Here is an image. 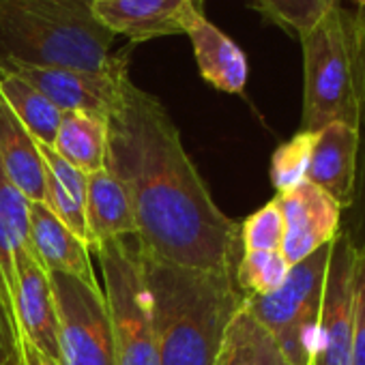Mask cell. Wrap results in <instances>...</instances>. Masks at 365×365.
I'll return each mask as SVG.
<instances>
[{"label": "cell", "instance_id": "6da1fadb", "mask_svg": "<svg viewBox=\"0 0 365 365\" xmlns=\"http://www.w3.org/2000/svg\"><path fill=\"white\" fill-rule=\"evenodd\" d=\"M108 170L129 192L135 245L159 262L235 271L241 224L213 200L163 103L129 78L108 114Z\"/></svg>", "mask_w": 365, "mask_h": 365}, {"label": "cell", "instance_id": "7a4b0ae2", "mask_svg": "<svg viewBox=\"0 0 365 365\" xmlns=\"http://www.w3.org/2000/svg\"><path fill=\"white\" fill-rule=\"evenodd\" d=\"M140 254V250H138ZM159 365H215L245 294L235 271H200L140 254Z\"/></svg>", "mask_w": 365, "mask_h": 365}, {"label": "cell", "instance_id": "3957f363", "mask_svg": "<svg viewBox=\"0 0 365 365\" xmlns=\"http://www.w3.org/2000/svg\"><path fill=\"white\" fill-rule=\"evenodd\" d=\"M114 33L93 14V0H0V63L114 71Z\"/></svg>", "mask_w": 365, "mask_h": 365}, {"label": "cell", "instance_id": "277c9868", "mask_svg": "<svg viewBox=\"0 0 365 365\" xmlns=\"http://www.w3.org/2000/svg\"><path fill=\"white\" fill-rule=\"evenodd\" d=\"M365 14L341 5L301 37L303 46V127L318 131L331 123L361 127L365 103Z\"/></svg>", "mask_w": 365, "mask_h": 365}, {"label": "cell", "instance_id": "5b68a950", "mask_svg": "<svg viewBox=\"0 0 365 365\" xmlns=\"http://www.w3.org/2000/svg\"><path fill=\"white\" fill-rule=\"evenodd\" d=\"M331 245L333 241L292 264L286 282L273 294L245 297V307L273 333L290 365L312 363Z\"/></svg>", "mask_w": 365, "mask_h": 365}, {"label": "cell", "instance_id": "8992f818", "mask_svg": "<svg viewBox=\"0 0 365 365\" xmlns=\"http://www.w3.org/2000/svg\"><path fill=\"white\" fill-rule=\"evenodd\" d=\"M95 254L112 318L114 365H159L138 245L114 239L101 243Z\"/></svg>", "mask_w": 365, "mask_h": 365}, {"label": "cell", "instance_id": "52a82bcc", "mask_svg": "<svg viewBox=\"0 0 365 365\" xmlns=\"http://www.w3.org/2000/svg\"><path fill=\"white\" fill-rule=\"evenodd\" d=\"M58 316L61 365H114V331L103 288L48 273Z\"/></svg>", "mask_w": 365, "mask_h": 365}, {"label": "cell", "instance_id": "ba28073f", "mask_svg": "<svg viewBox=\"0 0 365 365\" xmlns=\"http://www.w3.org/2000/svg\"><path fill=\"white\" fill-rule=\"evenodd\" d=\"M354 258V243L337 232L329 254L320 322L309 365H352Z\"/></svg>", "mask_w": 365, "mask_h": 365}, {"label": "cell", "instance_id": "9c48e42d", "mask_svg": "<svg viewBox=\"0 0 365 365\" xmlns=\"http://www.w3.org/2000/svg\"><path fill=\"white\" fill-rule=\"evenodd\" d=\"M3 67L33 84L61 112H91L101 116H108L114 110L120 99L123 84L129 78L127 63L106 73L67 67H33L18 63Z\"/></svg>", "mask_w": 365, "mask_h": 365}, {"label": "cell", "instance_id": "30bf717a", "mask_svg": "<svg viewBox=\"0 0 365 365\" xmlns=\"http://www.w3.org/2000/svg\"><path fill=\"white\" fill-rule=\"evenodd\" d=\"M275 202L284 215L282 256L290 267L299 264L337 237L341 207L314 182H299L297 187L277 194Z\"/></svg>", "mask_w": 365, "mask_h": 365}, {"label": "cell", "instance_id": "8fae6325", "mask_svg": "<svg viewBox=\"0 0 365 365\" xmlns=\"http://www.w3.org/2000/svg\"><path fill=\"white\" fill-rule=\"evenodd\" d=\"M93 14L114 35L144 43L185 35L187 26L205 16V0H93Z\"/></svg>", "mask_w": 365, "mask_h": 365}, {"label": "cell", "instance_id": "7c38bea8", "mask_svg": "<svg viewBox=\"0 0 365 365\" xmlns=\"http://www.w3.org/2000/svg\"><path fill=\"white\" fill-rule=\"evenodd\" d=\"M18 337H24L50 359H61L58 316L50 275L37 260L33 247L22 250L16 258V286L11 294Z\"/></svg>", "mask_w": 365, "mask_h": 365}, {"label": "cell", "instance_id": "4fadbf2b", "mask_svg": "<svg viewBox=\"0 0 365 365\" xmlns=\"http://www.w3.org/2000/svg\"><path fill=\"white\" fill-rule=\"evenodd\" d=\"M359 148V129L331 123L312 131V150L305 180L324 190L339 207H348L354 187V165Z\"/></svg>", "mask_w": 365, "mask_h": 365}, {"label": "cell", "instance_id": "5bb4252c", "mask_svg": "<svg viewBox=\"0 0 365 365\" xmlns=\"http://www.w3.org/2000/svg\"><path fill=\"white\" fill-rule=\"evenodd\" d=\"M29 235L33 252L48 273H67L93 288H101L91 250L43 202H31L29 207Z\"/></svg>", "mask_w": 365, "mask_h": 365}, {"label": "cell", "instance_id": "9a60e30c", "mask_svg": "<svg viewBox=\"0 0 365 365\" xmlns=\"http://www.w3.org/2000/svg\"><path fill=\"white\" fill-rule=\"evenodd\" d=\"M86 226L93 252L106 241L135 237V215L129 192L108 168L86 176Z\"/></svg>", "mask_w": 365, "mask_h": 365}, {"label": "cell", "instance_id": "2e32d148", "mask_svg": "<svg viewBox=\"0 0 365 365\" xmlns=\"http://www.w3.org/2000/svg\"><path fill=\"white\" fill-rule=\"evenodd\" d=\"M194 46L200 76L222 93L239 95L247 84V56L245 52L207 16H198L185 31Z\"/></svg>", "mask_w": 365, "mask_h": 365}, {"label": "cell", "instance_id": "e0dca14e", "mask_svg": "<svg viewBox=\"0 0 365 365\" xmlns=\"http://www.w3.org/2000/svg\"><path fill=\"white\" fill-rule=\"evenodd\" d=\"M0 170L29 202H46V165L37 140L0 97Z\"/></svg>", "mask_w": 365, "mask_h": 365}, {"label": "cell", "instance_id": "ac0fdd59", "mask_svg": "<svg viewBox=\"0 0 365 365\" xmlns=\"http://www.w3.org/2000/svg\"><path fill=\"white\" fill-rule=\"evenodd\" d=\"M46 165V207L93 252L86 226V174L67 163L52 146L37 142Z\"/></svg>", "mask_w": 365, "mask_h": 365}, {"label": "cell", "instance_id": "d6986e66", "mask_svg": "<svg viewBox=\"0 0 365 365\" xmlns=\"http://www.w3.org/2000/svg\"><path fill=\"white\" fill-rule=\"evenodd\" d=\"M52 148L86 176L108 163V116L63 112Z\"/></svg>", "mask_w": 365, "mask_h": 365}, {"label": "cell", "instance_id": "ffe728a7", "mask_svg": "<svg viewBox=\"0 0 365 365\" xmlns=\"http://www.w3.org/2000/svg\"><path fill=\"white\" fill-rule=\"evenodd\" d=\"M215 365H290L273 333L245 307L232 316Z\"/></svg>", "mask_w": 365, "mask_h": 365}, {"label": "cell", "instance_id": "44dd1931", "mask_svg": "<svg viewBox=\"0 0 365 365\" xmlns=\"http://www.w3.org/2000/svg\"><path fill=\"white\" fill-rule=\"evenodd\" d=\"M29 198L14 187V182L0 170V286L9 303L16 286V258L22 250L33 247L29 235Z\"/></svg>", "mask_w": 365, "mask_h": 365}, {"label": "cell", "instance_id": "7402d4cb", "mask_svg": "<svg viewBox=\"0 0 365 365\" xmlns=\"http://www.w3.org/2000/svg\"><path fill=\"white\" fill-rule=\"evenodd\" d=\"M0 97L37 142L46 146L54 144L63 112L33 84L3 65H0Z\"/></svg>", "mask_w": 365, "mask_h": 365}, {"label": "cell", "instance_id": "603a6c76", "mask_svg": "<svg viewBox=\"0 0 365 365\" xmlns=\"http://www.w3.org/2000/svg\"><path fill=\"white\" fill-rule=\"evenodd\" d=\"M290 264L282 252H243L235 267V282L245 297L273 294L286 282Z\"/></svg>", "mask_w": 365, "mask_h": 365}, {"label": "cell", "instance_id": "cb8c5ba5", "mask_svg": "<svg viewBox=\"0 0 365 365\" xmlns=\"http://www.w3.org/2000/svg\"><path fill=\"white\" fill-rule=\"evenodd\" d=\"M247 3L267 22L299 39L320 22L329 9H333L324 0H247Z\"/></svg>", "mask_w": 365, "mask_h": 365}, {"label": "cell", "instance_id": "d4e9b609", "mask_svg": "<svg viewBox=\"0 0 365 365\" xmlns=\"http://www.w3.org/2000/svg\"><path fill=\"white\" fill-rule=\"evenodd\" d=\"M309 150H312V131H299L288 142L277 146L271 159V182L277 194H284L307 176L309 165Z\"/></svg>", "mask_w": 365, "mask_h": 365}, {"label": "cell", "instance_id": "484cf974", "mask_svg": "<svg viewBox=\"0 0 365 365\" xmlns=\"http://www.w3.org/2000/svg\"><path fill=\"white\" fill-rule=\"evenodd\" d=\"M284 215L275 198L241 224L243 252H282Z\"/></svg>", "mask_w": 365, "mask_h": 365}, {"label": "cell", "instance_id": "4316f807", "mask_svg": "<svg viewBox=\"0 0 365 365\" xmlns=\"http://www.w3.org/2000/svg\"><path fill=\"white\" fill-rule=\"evenodd\" d=\"M352 365H365V247H356L352 279Z\"/></svg>", "mask_w": 365, "mask_h": 365}, {"label": "cell", "instance_id": "83f0119b", "mask_svg": "<svg viewBox=\"0 0 365 365\" xmlns=\"http://www.w3.org/2000/svg\"><path fill=\"white\" fill-rule=\"evenodd\" d=\"M0 365H20L18 327L3 286H0Z\"/></svg>", "mask_w": 365, "mask_h": 365}, {"label": "cell", "instance_id": "f1b7e54d", "mask_svg": "<svg viewBox=\"0 0 365 365\" xmlns=\"http://www.w3.org/2000/svg\"><path fill=\"white\" fill-rule=\"evenodd\" d=\"M18 356H20V365H61L58 361L37 350L33 344H29L24 337H18Z\"/></svg>", "mask_w": 365, "mask_h": 365}, {"label": "cell", "instance_id": "f546056e", "mask_svg": "<svg viewBox=\"0 0 365 365\" xmlns=\"http://www.w3.org/2000/svg\"><path fill=\"white\" fill-rule=\"evenodd\" d=\"M350 3H354L356 7H361V9H365V0H350Z\"/></svg>", "mask_w": 365, "mask_h": 365}, {"label": "cell", "instance_id": "4dcf8cb0", "mask_svg": "<svg viewBox=\"0 0 365 365\" xmlns=\"http://www.w3.org/2000/svg\"><path fill=\"white\" fill-rule=\"evenodd\" d=\"M324 3H327L329 7H337V5H339V0H324Z\"/></svg>", "mask_w": 365, "mask_h": 365}, {"label": "cell", "instance_id": "1f68e13d", "mask_svg": "<svg viewBox=\"0 0 365 365\" xmlns=\"http://www.w3.org/2000/svg\"><path fill=\"white\" fill-rule=\"evenodd\" d=\"M363 46H365V29H363Z\"/></svg>", "mask_w": 365, "mask_h": 365}]
</instances>
